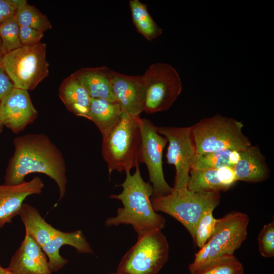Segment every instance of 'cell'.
Listing matches in <instances>:
<instances>
[{
  "mask_svg": "<svg viewBox=\"0 0 274 274\" xmlns=\"http://www.w3.org/2000/svg\"><path fill=\"white\" fill-rule=\"evenodd\" d=\"M14 152L5 176V185H16L25 182L32 173H41L56 182L59 192L58 201L65 195L67 178L63 155L46 134L31 133L16 138Z\"/></svg>",
  "mask_w": 274,
  "mask_h": 274,
  "instance_id": "6da1fadb",
  "label": "cell"
},
{
  "mask_svg": "<svg viewBox=\"0 0 274 274\" xmlns=\"http://www.w3.org/2000/svg\"><path fill=\"white\" fill-rule=\"evenodd\" d=\"M126 178L120 185L123 188L119 194H112V198L120 200L123 207L118 209L117 215L108 218L107 227L120 224L131 225L139 236L155 229H162L165 226L164 217L154 210L151 197L153 190L149 182L143 179L139 165L131 175L126 172Z\"/></svg>",
  "mask_w": 274,
  "mask_h": 274,
  "instance_id": "7a4b0ae2",
  "label": "cell"
},
{
  "mask_svg": "<svg viewBox=\"0 0 274 274\" xmlns=\"http://www.w3.org/2000/svg\"><path fill=\"white\" fill-rule=\"evenodd\" d=\"M142 118L122 113L115 126L102 135V155L109 175L116 170L128 172L139 163Z\"/></svg>",
  "mask_w": 274,
  "mask_h": 274,
  "instance_id": "3957f363",
  "label": "cell"
},
{
  "mask_svg": "<svg viewBox=\"0 0 274 274\" xmlns=\"http://www.w3.org/2000/svg\"><path fill=\"white\" fill-rule=\"evenodd\" d=\"M243 123L220 114L203 118L191 126L196 155L223 150L242 151L252 145L243 132Z\"/></svg>",
  "mask_w": 274,
  "mask_h": 274,
  "instance_id": "277c9868",
  "label": "cell"
},
{
  "mask_svg": "<svg viewBox=\"0 0 274 274\" xmlns=\"http://www.w3.org/2000/svg\"><path fill=\"white\" fill-rule=\"evenodd\" d=\"M248 216L232 211L216 219L215 230L204 246L195 254L189 265L191 274L207 263L226 255H233L248 235Z\"/></svg>",
  "mask_w": 274,
  "mask_h": 274,
  "instance_id": "5b68a950",
  "label": "cell"
},
{
  "mask_svg": "<svg viewBox=\"0 0 274 274\" xmlns=\"http://www.w3.org/2000/svg\"><path fill=\"white\" fill-rule=\"evenodd\" d=\"M220 192L199 193L188 188L173 189L168 195L151 197L155 212L165 213L180 222L193 239L197 224L203 214L220 203Z\"/></svg>",
  "mask_w": 274,
  "mask_h": 274,
  "instance_id": "8992f818",
  "label": "cell"
},
{
  "mask_svg": "<svg viewBox=\"0 0 274 274\" xmlns=\"http://www.w3.org/2000/svg\"><path fill=\"white\" fill-rule=\"evenodd\" d=\"M46 44L39 43L23 46L5 54L2 67L14 87L34 89L49 74Z\"/></svg>",
  "mask_w": 274,
  "mask_h": 274,
  "instance_id": "52a82bcc",
  "label": "cell"
},
{
  "mask_svg": "<svg viewBox=\"0 0 274 274\" xmlns=\"http://www.w3.org/2000/svg\"><path fill=\"white\" fill-rule=\"evenodd\" d=\"M169 245L161 229L139 236L136 243L121 259L120 274H156L167 262Z\"/></svg>",
  "mask_w": 274,
  "mask_h": 274,
  "instance_id": "ba28073f",
  "label": "cell"
},
{
  "mask_svg": "<svg viewBox=\"0 0 274 274\" xmlns=\"http://www.w3.org/2000/svg\"><path fill=\"white\" fill-rule=\"evenodd\" d=\"M142 77L145 88V113L151 114L168 110L181 93V79L169 64L153 63Z\"/></svg>",
  "mask_w": 274,
  "mask_h": 274,
  "instance_id": "9c48e42d",
  "label": "cell"
},
{
  "mask_svg": "<svg viewBox=\"0 0 274 274\" xmlns=\"http://www.w3.org/2000/svg\"><path fill=\"white\" fill-rule=\"evenodd\" d=\"M167 139L157 131V126L147 119L142 118V139L139 162L146 164L153 193L152 197L169 194L172 191L166 182L162 167L163 151Z\"/></svg>",
  "mask_w": 274,
  "mask_h": 274,
  "instance_id": "30bf717a",
  "label": "cell"
},
{
  "mask_svg": "<svg viewBox=\"0 0 274 274\" xmlns=\"http://www.w3.org/2000/svg\"><path fill=\"white\" fill-rule=\"evenodd\" d=\"M157 131L165 136L168 142L167 162L173 165L176 169L173 188H187L189 173L196 155L191 126H157Z\"/></svg>",
  "mask_w": 274,
  "mask_h": 274,
  "instance_id": "8fae6325",
  "label": "cell"
},
{
  "mask_svg": "<svg viewBox=\"0 0 274 274\" xmlns=\"http://www.w3.org/2000/svg\"><path fill=\"white\" fill-rule=\"evenodd\" d=\"M38 115L27 90L14 87L0 102L4 125L17 133L32 123Z\"/></svg>",
  "mask_w": 274,
  "mask_h": 274,
  "instance_id": "7c38bea8",
  "label": "cell"
},
{
  "mask_svg": "<svg viewBox=\"0 0 274 274\" xmlns=\"http://www.w3.org/2000/svg\"><path fill=\"white\" fill-rule=\"evenodd\" d=\"M112 87L122 113L139 116L144 111L145 88L142 76L124 75L113 71Z\"/></svg>",
  "mask_w": 274,
  "mask_h": 274,
  "instance_id": "4fadbf2b",
  "label": "cell"
},
{
  "mask_svg": "<svg viewBox=\"0 0 274 274\" xmlns=\"http://www.w3.org/2000/svg\"><path fill=\"white\" fill-rule=\"evenodd\" d=\"M7 268L11 274H52L46 254L26 233Z\"/></svg>",
  "mask_w": 274,
  "mask_h": 274,
  "instance_id": "5bb4252c",
  "label": "cell"
},
{
  "mask_svg": "<svg viewBox=\"0 0 274 274\" xmlns=\"http://www.w3.org/2000/svg\"><path fill=\"white\" fill-rule=\"evenodd\" d=\"M44 187L43 181L38 176L16 185H0V228L11 223L18 215L27 196L41 194Z\"/></svg>",
  "mask_w": 274,
  "mask_h": 274,
  "instance_id": "9a60e30c",
  "label": "cell"
},
{
  "mask_svg": "<svg viewBox=\"0 0 274 274\" xmlns=\"http://www.w3.org/2000/svg\"><path fill=\"white\" fill-rule=\"evenodd\" d=\"M237 181L232 167L191 169L187 188L199 193L220 192Z\"/></svg>",
  "mask_w": 274,
  "mask_h": 274,
  "instance_id": "2e32d148",
  "label": "cell"
},
{
  "mask_svg": "<svg viewBox=\"0 0 274 274\" xmlns=\"http://www.w3.org/2000/svg\"><path fill=\"white\" fill-rule=\"evenodd\" d=\"M64 245L72 246L80 253H93L91 246L81 230L64 232L58 230L54 237L42 247L48 258L52 272L60 270L68 263L67 259L59 253L60 249Z\"/></svg>",
  "mask_w": 274,
  "mask_h": 274,
  "instance_id": "e0dca14e",
  "label": "cell"
},
{
  "mask_svg": "<svg viewBox=\"0 0 274 274\" xmlns=\"http://www.w3.org/2000/svg\"><path fill=\"white\" fill-rule=\"evenodd\" d=\"M113 71L106 66L82 67L73 73L91 98L117 102L112 84Z\"/></svg>",
  "mask_w": 274,
  "mask_h": 274,
  "instance_id": "ac0fdd59",
  "label": "cell"
},
{
  "mask_svg": "<svg viewBox=\"0 0 274 274\" xmlns=\"http://www.w3.org/2000/svg\"><path fill=\"white\" fill-rule=\"evenodd\" d=\"M232 169L237 181L261 182L266 180L269 175L264 156L258 146L252 145L242 151L240 158Z\"/></svg>",
  "mask_w": 274,
  "mask_h": 274,
  "instance_id": "d6986e66",
  "label": "cell"
},
{
  "mask_svg": "<svg viewBox=\"0 0 274 274\" xmlns=\"http://www.w3.org/2000/svg\"><path fill=\"white\" fill-rule=\"evenodd\" d=\"M58 94L70 112L87 119L91 98L73 73L62 81Z\"/></svg>",
  "mask_w": 274,
  "mask_h": 274,
  "instance_id": "ffe728a7",
  "label": "cell"
},
{
  "mask_svg": "<svg viewBox=\"0 0 274 274\" xmlns=\"http://www.w3.org/2000/svg\"><path fill=\"white\" fill-rule=\"evenodd\" d=\"M18 215L24 225L25 233L42 248L58 231L45 220L35 207L29 204L23 203Z\"/></svg>",
  "mask_w": 274,
  "mask_h": 274,
  "instance_id": "44dd1931",
  "label": "cell"
},
{
  "mask_svg": "<svg viewBox=\"0 0 274 274\" xmlns=\"http://www.w3.org/2000/svg\"><path fill=\"white\" fill-rule=\"evenodd\" d=\"M121 114V108L117 102L91 98L87 119L96 125L102 136L115 126Z\"/></svg>",
  "mask_w": 274,
  "mask_h": 274,
  "instance_id": "7402d4cb",
  "label": "cell"
},
{
  "mask_svg": "<svg viewBox=\"0 0 274 274\" xmlns=\"http://www.w3.org/2000/svg\"><path fill=\"white\" fill-rule=\"evenodd\" d=\"M129 5L132 22L138 32L150 41L162 34L161 28L150 15L146 4L139 0H130Z\"/></svg>",
  "mask_w": 274,
  "mask_h": 274,
  "instance_id": "603a6c76",
  "label": "cell"
},
{
  "mask_svg": "<svg viewBox=\"0 0 274 274\" xmlns=\"http://www.w3.org/2000/svg\"><path fill=\"white\" fill-rule=\"evenodd\" d=\"M242 151L226 149L196 155L192 169L232 168L239 159Z\"/></svg>",
  "mask_w": 274,
  "mask_h": 274,
  "instance_id": "cb8c5ba5",
  "label": "cell"
},
{
  "mask_svg": "<svg viewBox=\"0 0 274 274\" xmlns=\"http://www.w3.org/2000/svg\"><path fill=\"white\" fill-rule=\"evenodd\" d=\"M15 18L20 26L29 27L43 32L52 27L46 15L28 3L17 9Z\"/></svg>",
  "mask_w": 274,
  "mask_h": 274,
  "instance_id": "d4e9b609",
  "label": "cell"
},
{
  "mask_svg": "<svg viewBox=\"0 0 274 274\" xmlns=\"http://www.w3.org/2000/svg\"><path fill=\"white\" fill-rule=\"evenodd\" d=\"M242 264L234 255H226L213 260L193 274H244Z\"/></svg>",
  "mask_w": 274,
  "mask_h": 274,
  "instance_id": "484cf974",
  "label": "cell"
},
{
  "mask_svg": "<svg viewBox=\"0 0 274 274\" xmlns=\"http://www.w3.org/2000/svg\"><path fill=\"white\" fill-rule=\"evenodd\" d=\"M20 26L15 16L0 26V37L4 53L22 46L19 38Z\"/></svg>",
  "mask_w": 274,
  "mask_h": 274,
  "instance_id": "4316f807",
  "label": "cell"
},
{
  "mask_svg": "<svg viewBox=\"0 0 274 274\" xmlns=\"http://www.w3.org/2000/svg\"><path fill=\"white\" fill-rule=\"evenodd\" d=\"M213 211H206L197 224L193 241L199 249L204 246L215 230L216 219L213 216Z\"/></svg>",
  "mask_w": 274,
  "mask_h": 274,
  "instance_id": "83f0119b",
  "label": "cell"
},
{
  "mask_svg": "<svg viewBox=\"0 0 274 274\" xmlns=\"http://www.w3.org/2000/svg\"><path fill=\"white\" fill-rule=\"evenodd\" d=\"M259 251L265 258L274 256V222H270L263 226L258 238Z\"/></svg>",
  "mask_w": 274,
  "mask_h": 274,
  "instance_id": "f1b7e54d",
  "label": "cell"
},
{
  "mask_svg": "<svg viewBox=\"0 0 274 274\" xmlns=\"http://www.w3.org/2000/svg\"><path fill=\"white\" fill-rule=\"evenodd\" d=\"M26 3V0H0V26L14 17L17 9Z\"/></svg>",
  "mask_w": 274,
  "mask_h": 274,
  "instance_id": "f546056e",
  "label": "cell"
},
{
  "mask_svg": "<svg viewBox=\"0 0 274 274\" xmlns=\"http://www.w3.org/2000/svg\"><path fill=\"white\" fill-rule=\"evenodd\" d=\"M44 32L27 26H20L19 38L22 46H29L40 42Z\"/></svg>",
  "mask_w": 274,
  "mask_h": 274,
  "instance_id": "4dcf8cb0",
  "label": "cell"
},
{
  "mask_svg": "<svg viewBox=\"0 0 274 274\" xmlns=\"http://www.w3.org/2000/svg\"><path fill=\"white\" fill-rule=\"evenodd\" d=\"M14 88L3 67H0V102Z\"/></svg>",
  "mask_w": 274,
  "mask_h": 274,
  "instance_id": "1f68e13d",
  "label": "cell"
},
{
  "mask_svg": "<svg viewBox=\"0 0 274 274\" xmlns=\"http://www.w3.org/2000/svg\"><path fill=\"white\" fill-rule=\"evenodd\" d=\"M4 55L5 54L2 49V40L0 37V67L2 66V61Z\"/></svg>",
  "mask_w": 274,
  "mask_h": 274,
  "instance_id": "d6a6232c",
  "label": "cell"
},
{
  "mask_svg": "<svg viewBox=\"0 0 274 274\" xmlns=\"http://www.w3.org/2000/svg\"><path fill=\"white\" fill-rule=\"evenodd\" d=\"M0 274H11L7 268L3 267L0 265Z\"/></svg>",
  "mask_w": 274,
  "mask_h": 274,
  "instance_id": "836d02e7",
  "label": "cell"
},
{
  "mask_svg": "<svg viewBox=\"0 0 274 274\" xmlns=\"http://www.w3.org/2000/svg\"><path fill=\"white\" fill-rule=\"evenodd\" d=\"M4 126V124L2 122V120L0 116V132L3 130Z\"/></svg>",
  "mask_w": 274,
  "mask_h": 274,
  "instance_id": "e575fe53",
  "label": "cell"
},
{
  "mask_svg": "<svg viewBox=\"0 0 274 274\" xmlns=\"http://www.w3.org/2000/svg\"><path fill=\"white\" fill-rule=\"evenodd\" d=\"M110 274H120V273L116 272L115 273H110Z\"/></svg>",
  "mask_w": 274,
  "mask_h": 274,
  "instance_id": "d590c367",
  "label": "cell"
}]
</instances>
